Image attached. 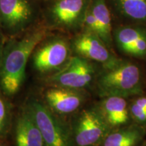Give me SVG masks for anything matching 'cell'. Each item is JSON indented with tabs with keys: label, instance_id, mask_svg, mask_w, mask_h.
<instances>
[{
	"label": "cell",
	"instance_id": "1",
	"mask_svg": "<svg viewBox=\"0 0 146 146\" xmlns=\"http://www.w3.org/2000/svg\"><path fill=\"white\" fill-rule=\"evenodd\" d=\"M45 31L38 29L16 40L3 48L0 66V86L8 96L16 94L24 83L29 58L45 36Z\"/></svg>",
	"mask_w": 146,
	"mask_h": 146
},
{
	"label": "cell",
	"instance_id": "2",
	"mask_svg": "<svg viewBox=\"0 0 146 146\" xmlns=\"http://www.w3.org/2000/svg\"><path fill=\"white\" fill-rule=\"evenodd\" d=\"M104 68L98 80L100 96L125 98L142 94L141 73L135 64L116 59Z\"/></svg>",
	"mask_w": 146,
	"mask_h": 146
},
{
	"label": "cell",
	"instance_id": "3",
	"mask_svg": "<svg viewBox=\"0 0 146 146\" xmlns=\"http://www.w3.org/2000/svg\"><path fill=\"white\" fill-rule=\"evenodd\" d=\"M27 110L41 131L45 146H72V134L48 108L32 100L27 104Z\"/></svg>",
	"mask_w": 146,
	"mask_h": 146
},
{
	"label": "cell",
	"instance_id": "4",
	"mask_svg": "<svg viewBox=\"0 0 146 146\" xmlns=\"http://www.w3.org/2000/svg\"><path fill=\"white\" fill-rule=\"evenodd\" d=\"M111 129L99 108L85 110L74 123L73 140L77 146L101 145Z\"/></svg>",
	"mask_w": 146,
	"mask_h": 146
},
{
	"label": "cell",
	"instance_id": "5",
	"mask_svg": "<svg viewBox=\"0 0 146 146\" xmlns=\"http://www.w3.org/2000/svg\"><path fill=\"white\" fill-rule=\"evenodd\" d=\"M35 9L32 0H0V24L7 31H21L32 23Z\"/></svg>",
	"mask_w": 146,
	"mask_h": 146
},
{
	"label": "cell",
	"instance_id": "6",
	"mask_svg": "<svg viewBox=\"0 0 146 146\" xmlns=\"http://www.w3.org/2000/svg\"><path fill=\"white\" fill-rule=\"evenodd\" d=\"M94 66L85 58H70L64 68L53 75L51 82L58 87L81 89L88 86L94 78Z\"/></svg>",
	"mask_w": 146,
	"mask_h": 146
},
{
	"label": "cell",
	"instance_id": "7",
	"mask_svg": "<svg viewBox=\"0 0 146 146\" xmlns=\"http://www.w3.org/2000/svg\"><path fill=\"white\" fill-rule=\"evenodd\" d=\"M69 48L66 42L56 39L47 41L33 54L34 68L41 73L59 68L68 60Z\"/></svg>",
	"mask_w": 146,
	"mask_h": 146
},
{
	"label": "cell",
	"instance_id": "8",
	"mask_svg": "<svg viewBox=\"0 0 146 146\" xmlns=\"http://www.w3.org/2000/svg\"><path fill=\"white\" fill-rule=\"evenodd\" d=\"M73 47L80 57L95 60L104 66L116 59L111 55L101 38L91 32L78 36L73 42Z\"/></svg>",
	"mask_w": 146,
	"mask_h": 146
},
{
	"label": "cell",
	"instance_id": "9",
	"mask_svg": "<svg viewBox=\"0 0 146 146\" xmlns=\"http://www.w3.org/2000/svg\"><path fill=\"white\" fill-rule=\"evenodd\" d=\"M45 98L47 105L58 114L74 112L84 101V96L78 89L58 86L48 89Z\"/></svg>",
	"mask_w": 146,
	"mask_h": 146
},
{
	"label": "cell",
	"instance_id": "10",
	"mask_svg": "<svg viewBox=\"0 0 146 146\" xmlns=\"http://www.w3.org/2000/svg\"><path fill=\"white\" fill-rule=\"evenodd\" d=\"M86 10L85 0H57L52 5L50 14L58 24L71 27L83 19Z\"/></svg>",
	"mask_w": 146,
	"mask_h": 146
},
{
	"label": "cell",
	"instance_id": "11",
	"mask_svg": "<svg viewBox=\"0 0 146 146\" xmlns=\"http://www.w3.org/2000/svg\"><path fill=\"white\" fill-rule=\"evenodd\" d=\"M16 141L17 146H45L41 131L27 110L16 122Z\"/></svg>",
	"mask_w": 146,
	"mask_h": 146
},
{
	"label": "cell",
	"instance_id": "12",
	"mask_svg": "<svg viewBox=\"0 0 146 146\" xmlns=\"http://www.w3.org/2000/svg\"><path fill=\"white\" fill-rule=\"evenodd\" d=\"M99 110L111 127L123 125L129 120V111L125 98L106 97Z\"/></svg>",
	"mask_w": 146,
	"mask_h": 146
},
{
	"label": "cell",
	"instance_id": "13",
	"mask_svg": "<svg viewBox=\"0 0 146 146\" xmlns=\"http://www.w3.org/2000/svg\"><path fill=\"white\" fill-rule=\"evenodd\" d=\"M142 131L136 127H126L110 133L102 142V146H137L141 141Z\"/></svg>",
	"mask_w": 146,
	"mask_h": 146
},
{
	"label": "cell",
	"instance_id": "14",
	"mask_svg": "<svg viewBox=\"0 0 146 146\" xmlns=\"http://www.w3.org/2000/svg\"><path fill=\"white\" fill-rule=\"evenodd\" d=\"M90 8L98 24V35L106 44H110L112 39L111 18L104 0H94Z\"/></svg>",
	"mask_w": 146,
	"mask_h": 146
},
{
	"label": "cell",
	"instance_id": "15",
	"mask_svg": "<svg viewBox=\"0 0 146 146\" xmlns=\"http://www.w3.org/2000/svg\"><path fill=\"white\" fill-rule=\"evenodd\" d=\"M145 35L146 32L140 29L125 27L116 32V39L120 48L126 53L139 38Z\"/></svg>",
	"mask_w": 146,
	"mask_h": 146
},
{
	"label": "cell",
	"instance_id": "16",
	"mask_svg": "<svg viewBox=\"0 0 146 146\" xmlns=\"http://www.w3.org/2000/svg\"><path fill=\"white\" fill-rule=\"evenodd\" d=\"M123 12L131 18L146 19V0H118Z\"/></svg>",
	"mask_w": 146,
	"mask_h": 146
},
{
	"label": "cell",
	"instance_id": "17",
	"mask_svg": "<svg viewBox=\"0 0 146 146\" xmlns=\"http://www.w3.org/2000/svg\"><path fill=\"white\" fill-rule=\"evenodd\" d=\"M10 124V112L6 102L0 95V137L4 136Z\"/></svg>",
	"mask_w": 146,
	"mask_h": 146
},
{
	"label": "cell",
	"instance_id": "18",
	"mask_svg": "<svg viewBox=\"0 0 146 146\" xmlns=\"http://www.w3.org/2000/svg\"><path fill=\"white\" fill-rule=\"evenodd\" d=\"M127 54L135 57H143L146 56V35L139 38L131 46L127 52Z\"/></svg>",
	"mask_w": 146,
	"mask_h": 146
},
{
	"label": "cell",
	"instance_id": "19",
	"mask_svg": "<svg viewBox=\"0 0 146 146\" xmlns=\"http://www.w3.org/2000/svg\"><path fill=\"white\" fill-rule=\"evenodd\" d=\"M83 23L85 24L86 28L89 31V32L93 33L98 34V27L97 24L96 20L95 18L94 14L91 12L90 7L87 8L86 12L84 14L83 17Z\"/></svg>",
	"mask_w": 146,
	"mask_h": 146
},
{
	"label": "cell",
	"instance_id": "20",
	"mask_svg": "<svg viewBox=\"0 0 146 146\" xmlns=\"http://www.w3.org/2000/svg\"><path fill=\"white\" fill-rule=\"evenodd\" d=\"M131 114L135 121L139 123L146 122V110L133 103L131 107Z\"/></svg>",
	"mask_w": 146,
	"mask_h": 146
},
{
	"label": "cell",
	"instance_id": "21",
	"mask_svg": "<svg viewBox=\"0 0 146 146\" xmlns=\"http://www.w3.org/2000/svg\"><path fill=\"white\" fill-rule=\"evenodd\" d=\"M134 104H135L138 106L146 110V97H141V98H138L134 102Z\"/></svg>",
	"mask_w": 146,
	"mask_h": 146
},
{
	"label": "cell",
	"instance_id": "22",
	"mask_svg": "<svg viewBox=\"0 0 146 146\" xmlns=\"http://www.w3.org/2000/svg\"><path fill=\"white\" fill-rule=\"evenodd\" d=\"M3 48L2 45L0 43V66H1V61H2V57H3Z\"/></svg>",
	"mask_w": 146,
	"mask_h": 146
},
{
	"label": "cell",
	"instance_id": "23",
	"mask_svg": "<svg viewBox=\"0 0 146 146\" xmlns=\"http://www.w3.org/2000/svg\"><path fill=\"white\" fill-rule=\"evenodd\" d=\"M145 145L146 146V141H145Z\"/></svg>",
	"mask_w": 146,
	"mask_h": 146
},
{
	"label": "cell",
	"instance_id": "24",
	"mask_svg": "<svg viewBox=\"0 0 146 146\" xmlns=\"http://www.w3.org/2000/svg\"><path fill=\"white\" fill-rule=\"evenodd\" d=\"M0 146H1V145H0Z\"/></svg>",
	"mask_w": 146,
	"mask_h": 146
}]
</instances>
